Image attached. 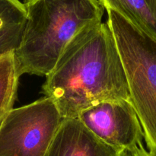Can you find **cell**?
<instances>
[{"instance_id":"obj_7","label":"cell","mask_w":156,"mask_h":156,"mask_svg":"<svg viewBox=\"0 0 156 156\" xmlns=\"http://www.w3.org/2000/svg\"><path fill=\"white\" fill-rule=\"evenodd\" d=\"M104 9L121 15L135 27L156 39V19L146 0H98Z\"/></svg>"},{"instance_id":"obj_2","label":"cell","mask_w":156,"mask_h":156,"mask_svg":"<svg viewBox=\"0 0 156 156\" xmlns=\"http://www.w3.org/2000/svg\"><path fill=\"white\" fill-rule=\"evenodd\" d=\"M27 19L15 51L17 69L47 76L70 41L82 30L101 23L104 8L98 0H23Z\"/></svg>"},{"instance_id":"obj_3","label":"cell","mask_w":156,"mask_h":156,"mask_svg":"<svg viewBox=\"0 0 156 156\" xmlns=\"http://www.w3.org/2000/svg\"><path fill=\"white\" fill-rule=\"evenodd\" d=\"M111 28L129 87L130 101L140 119L148 151L156 156V39L108 9Z\"/></svg>"},{"instance_id":"obj_9","label":"cell","mask_w":156,"mask_h":156,"mask_svg":"<svg viewBox=\"0 0 156 156\" xmlns=\"http://www.w3.org/2000/svg\"><path fill=\"white\" fill-rule=\"evenodd\" d=\"M20 77L15 52L0 56V124L13 109Z\"/></svg>"},{"instance_id":"obj_10","label":"cell","mask_w":156,"mask_h":156,"mask_svg":"<svg viewBox=\"0 0 156 156\" xmlns=\"http://www.w3.org/2000/svg\"><path fill=\"white\" fill-rule=\"evenodd\" d=\"M120 156H154L144 148L143 145L124 149L120 152Z\"/></svg>"},{"instance_id":"obj_12","label":"cell","mask_w":156,"mask_h":156,"mask_svg":"<svg viewBox=\"0 0 156 156\" xmlns=\"http://www.w3.org/2000/svg\"><path fill=\"white\" fill-rule=\"evenodd\" d=\"M156 19V0H146Z\"/></svg>"},{"instance_id":"obj_11","label":"cell","mask_w":156,"mask_h":156,"mask_svg":"<svg viewBox=\"0 0 156 156\" xmlns=\"http://www.w3.org/2000/svg\"><path fill=\"white\" fill-rule=\"evenodd\" d=\"M21 2H22L20 0H0V12L15 5H18Z\"/></svg>"},{"instance_id":"obj_1","label":"cell","mask_w":156,"mask_h":156,"mask_svg":"<svg viewBox=\"0 0 156 156\" xmlns=\"http://www.w3.org/2000/svg\"><path fill=\"white\" fill-rule=\"evenodd\" d=\"M62 118H78L101 102L130 100L114 34L107 23L90 26L67 45L43 85Z\"/></svg>"},{"instance_id":"obj_8","label":"cell","mask_w":156,"mask_h":156,"mask_svg":"<svg viewBox=\"0 0 156 156\" xmlns=\"http://www.w3.org/2000/svg\"><path fill=\"white\" fill-rule=\"evenodd\" d=\"M26 19L23 2L0 12V56L15 52L19 47Z\"/></svg>"},{"instance_id":"obj_4","label":"cell","mask_w":156,"mask_h":156,"mask_svg":"<svg viewBox=\"0 0 156 156\" xmlns=\"http://www.w3.org/2000/svg\"><path fill=\"white\" fill-rule=\"evenodd\" d=\"M62 120L47 97L13 108L0 125V156H45Z\"/></svg>"},{"instance_id":"obj_5","label":"cell","mask_w":156,"mask_h":156,"mask_svg":"<svg viewBox=\"0 0 156 156\" xmlns=\"http://www.w3.org/2000/svg\"><path fill=\"white\" fill-rule=\"evenodd\" d=\"M78 118L98 138L120 152L143 145L144 133L130 100L101 102Z\"/></svg>"},{"instance_id":"obj_6","label":"cell","mask_w":156,"mask_h":156,"mask_svg":"<svg viewBox=\"0 0 156 156\" xmlns=\"http://www.w3.org/2000/svg\"><path fill=\"white\" fill-rule=\"evenodd\" d=\"M120 151L104 143L79 118L63 119L45 156H120Z\"/></svg>"},{"instance_id":"obj_13","label":"cell","mask_w":156,"mask_h":156,"mask_svg":"<svg viewBox=\"0 0 156 156\" xmlns=\"http://www.w3.org/2000/svg\"><path fill=\"white\" fill-rule=\"evenodd\" d=\"M0 125H1V124H0Z\"/></svg>"}]
</instances>
